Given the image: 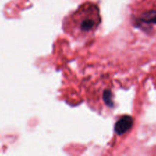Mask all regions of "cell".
<instances>
[{
	"instance_id": "6da1fadb",
	"label": "cell",
	"mask_w": 156,
	"mask_h": 156,
	"mask_svg": "<svg viewBox=\"0 0 156 156\" xmlns=\"http://www.w3.org/2000/svg\"><path fill=\"white\" fill-rule=\"evenodd\" d=\"M100 23L98 8L95 5L85 4L66 17L63 27L76 39L85 40L95 32Z\"/></svg>"
},
{
	"instance_id": "7a4b0ae2",
	"label": "cell",
	"mask_w": 156,
	"mask_h": 156,
	"mask_svg": "<svg viewBox=\"0 0 156 156\" xmlns=\"http://www.w3.org/2000/svg\"><path fill=\"white\" fill-rule=\"evenodd\" d=\"M133 124V120L129 116H123L116 123L114 131L117 135L124 134L131 129Z\"/></svg>"
},
{
	"instance_id": "3957f363",
	"label": "cell",
	"mask_w": 156,
	"mask_h": 156,
	"mask_svg": "<svg viewBox=\"0 0 156 156\" xmlns=\"http://www.w3.org/2000/svg\"><path fill=\"white\" fill-rule=\"evenodd\" d=\"M143 23L147 24H156V11H149L146 12L140 18Z\"/></svg>"
}]
</instances>
